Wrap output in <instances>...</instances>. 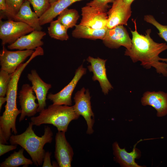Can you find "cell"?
Instances as JSON below:
<instances>
[{
    "label": "cell",
    "instance_id": "cell-1",
    "mask_svg": "<svg viewBox=\"0 0 167 167\" xmlns=\"http://www.w3.org/2000/svg\"><path fill=\"white\" fill-rule=\"evenodd\" d=\"M135 30H131L132 34V46L131 48L126 49L125 55L130 57L133 62H141V65L146 69L154 67L156 72L167 76V58H162L159 54L167 49L165 43H158L151 37V30L148 29L145 35L139 34L137 30L135 19L133 20Z\"/></svg>",
    "mask_w": 167,
    "mask_h": 167
},
{
    "label": "cell",
    "instance_id": "cell-2",
    "mask_svg": "<svg viewBox=\"0 0 167 167\" xmlns=\"http://www.w3.org/2000/svg\"><path fill=\"white\" fill-rule=\"evenodd\" d=\"M43 51L40 48H36L29 59L21 63L15 71L12 74L11 79L7 90L6 96V103L5 110L0 117V131L6 137L11 135V132L16 135L17 131L16 120L18 115L21 113V110L17 107L16 99L18 85L21 75L24 70L35 57L43 55Z\"/></svg>",
    "mask_w": 167,
    "mask_h": 167
},
{
    "label": "cell",
    "instance_id": "cell-3",
    "mask_svg": "<svg viewBox=\"0 0 167 167\" xmlns=\"http://www.w3.org/2000/svg\"><path fill=\"white\" fill-rule=\"evenodd\" d=\"M33 125L29 122L24 132L18 135H11L9 141L11 144L19 145L25 150L33 164L38 166L42 164L45 152L44 147L46 143H51L53 133L50 127L45 126L44 135L39 137L34 133Z\"/></svg>",
    "mask_w": 167,
    "mask_h": 167
},
{
    "label": "cell",
    "instance_id": "cell-4",
    "mask_svg": "<svg viewBox=\"0 0 167 167\" xmlns=\"http://www.w3.org/2000/svg\"><path fill=\"white\" fill-rule=\"evenodd\" d=\"M79 116L73 106L53 104L42 110L38 116L32 117L31 122L33 125L38 126L43 124H52L58 131L66 132L70 122Z\"/></svg>",
    "mask_w": 167,
    "mask_h": 167
},
{
    "label": "cell",
    "instance_id": "cell-5",
    "mask_svg": "<svg viewBox=\"0 0 167 167\" xmlns=\"http://www.w3.org/2000/svg\"><path fill=\"white\" fill-rule=\"evenodd\" d=\"M35 30L23 22L11 19L0 22V38L2 46L10 45L19 38Z\"/></svg>",
    "mask_w": 167,
    "mask_h": 167
},
{
    "label": "cell",
    "instance_id": "cell-6",
    "mask_svg": "<svg viewBox=\"0 0 167 167\" xmlns=\"http://www.w3.org/2000/svg\"><path fill=\"white\" fill-rule=\"evenodd\" d=\"M91 98L88 89L83 87L75 94L74 98L75 104L73 106L75 112L79 116H82L86 121L87 125L86 133L89 135L94 132L93 127L94 122Z\"/></svg>",
    "mask_w": 167,
    "mask_h": 167
},
{
    "label": "cell",
    "instance_id": "cell-7",
    "mask_svg": "<svg viewBox=\"0 0 167 167\" xmlns=\"http://www.w3.org/2000/svg\"><path fill=\"white\" fill-rule=\"evenodd\" d=\"M34 51L24 50L10 51L7 50L4 45L3 46L0 54L1 69L12 74L28 57L32 54Z\"/></svg>",
    "mask_w": 167,
    "mask_h": 167
},
{
    "label": "cell",
    "instance_id": "cell-8",
    "mask_svg": "<svg viewBox=\"0 0 167 167\" xmlns=\"http://www.w3.org/2000/svg\"><path fill=\"white\" fill-rule=\"evenodd\" d=\"M86 70L83 65H81L76 70L71 81L58 92L54 94L49 93L47 96V99L51 101L53 104L71 106L73 92L79 80L86 73Z\"/></svg>",
    "mask_w": 167,
    "mask_h": 167
},
{
    "label": "cell",
    "instance_id": "cell-9",
    "mask_svg": "<svg viewBox=\"0 0 167 167\" xmlns=\"http://www.w3.org/2000/svg\"><path fill=\"white\" fill-rule=\"evenodd\" d=\"M102 40L106 46L111 49H118L123 46L129 50L132 45L131 40L123 25L108 28Z\"/></svg>",
    "mask_w": 167,
    "mask_h": 167
},
{
    "label": "cell",
    "instance_id": "cell-10",
    "mask_svg": "<svg viewBox=\"0 0 167 167\" xmlns=\"http://www.w3.org/2000/svg\"><path fill=\"white\" fill-rule=\"evenodd\" d=\"M65 133L58 131L56 134L54 156L58 167H71L74 152L66 139Z\"/></svg>",
    "mask_w": 167,
    "mask_h": 167
},
{
    "label": "cell",
    "instance_id": "cell-11",
    "mask_svg": "<svg viewBox=\"0 0 167 167\" xmlns=\"http://www.w3.org/2000/svg\"><path fill=\"white\" fill-rule=\"evenodd\" d=\"M82 19L79 24L96 29L107 27V12L86 5L81 8Z\"/></svg>",
    "mask_w": 167,
    "mask_h": 167
},
{
    "label": "cell",
    "instance_id": "cell-12",
    "mask_svg": "<svg viewBox=\"0 0 167 167\" xmlns=\"http://www.w3.org/2000/svg\"><path fill=\"white\" fill-rule=\"evenodd\" d=\"M33 92L32 87L27 84H24L19 91V98L21 111L19 122L26 116L33 117L37 112L39 105L35 102L37 98Z\"/></svg>",
    "mask_w": 167,
    "mask_h": 167
},
{
    "label": "cell",
    "instance_id": "cell-13",
    "mask_svg": "<svg viewBox=\"0 0 167 167\" xmlns=\"http://www.w3.org/2000/svg\"><path fill=\"white\" fill-rule=\"evenodd\" d=\"M131 12V6L126 4L123 0H117L113 3L111 7L107 12V27L111 28L117 25H127Z\"/></svg>",
    "mask_w": 167,
    "mask_h": 167
},
{
    "label": "cell",
    "instance_id": "cell-14",
    "mask_svg": "<svg viewBox=\"0 0 167 167\" xmlns=\"http://www.w3.org/2000/svg\"><path fill=\"white\" fill-rule=\"evenodd\" d=\"M87 60L90 63L88 66L90 72H92V79L99 82L103 92L105 95L108 94L113 87L108 80L106 75L105 63L107 60L97 57L95 58L89 56Z\"/></svg>",
    "mask_w": 167,
    "mask_h": 167
},
{
    "label": "cell",
    "instance_id": "cell-15",
    "mask_svg": "<svg viewBox=\"0 0 167 167\" xmlns=\"http://www.w3.org/2000/svg\"><path fill=\"white\" fill-rule=\"evenodd\" d=\"M27 78L32 84V89L38 101L39 106L37 112H40L46 107L47 95L52 85L43 81L35 70H32L30 73L28 74Z\"/></svg>",
    "mask_w": 167,
    "mask_h": 167
},
{
    "label": "cell",
    "instance_id": "cell-16",
    "mask_svg": "<svg viewBox=\"0 0 167 167\" xmlns=\"http://www.w3.org/2000/svg\"><path fill=\"white\" fill-rule=\"evenodd\" d=\"M141 101L143 106L153 107L157 111L158 117L167 114V93L161 91H146L143 94Z\"/></svg>",
    "mask_w": 167,
    "mask_h": 167
},
{
    "label": "cell",
    "instance_id": "cell-17",
    "mask_svg": "<svg viewBox=\"0 0 167 167\" xmlns=\"http://www.w3.org/2000/svg\"><path fill=\"white\" fill-rule=\"evenodd\" d=\"M46 35L45 32L34 30L28 35L22 36L15 42L9 45L7 48L11 49L34 50L44 44L42 39Z\"/></svg>",
    "mask_w": 167,
    "mask_h": 167
},
{
    "label": "cell",
    "instance_id": "cell-18",
    "mask_svg": "<svg viewBox=\"0 0 167 167\" xmlns=\"http://www.w3.org/2000/svg\"><path fill=\"white\" fill-rule=\"evenodd\" d=\"M137 143L134 146L132 151L130 152H127L125 148H121L117 142L113 143V148L115 160L121 166L142 167L138 165L135 162V159L139 158L140 156V151L136 148Z\"/></svg>",
    "mask_w": 167,
    "mask_h": 167
},
{
    "label": "cell",
    "instance_id": "cell-19",
    "mask_svg": "<svg viewBox=\"0 0 167 167\" xmlns=\"http://www.w3.org/2000/svg\"><path fill=\"white\" fill-rule=\"evenodd\" d=\"M30 2L26 0L15 16L14 20L24 23L35 30L41 31L42 27L40 22L39 17L30 7Z\"/></svg>",
    "mask_w": 167,
    "mask_h": 167
},
{
    "label": "cell",
    "instance_id": "cell-20",
    "mask_svg": "<svg viewBox=\"0 0 167 167\" xmlns=\"http://www.w3.org/2000/svg\"><path fill=\"white\" fill-rule=\"evenodd\" d=\"M83 0H58L52 3L48 10L39 17L41 26L50 23L54 19L73 3Z\"/></svg>",
    "mask_w": 167,
    "mask_h": 167
},
{
    "label": "cell",
    "instance_id": "cell-21",
    "mask_svg": "<svg viewBox=\"0 0 167 167\" xmlns=\"http://www.w3.org/2000/svg\"><path fill=\"white\" fill-rule=\"evenodd\" d=\"M72 33L73 37L92 40H102L108 29L106 27L101 29H96L79 24L76 25Z\"/></svg>",
    "mask_w": 167,
    "mask_h": 167
},
{
    "label": "cell",
    "instance_id": "cell-22",
    "mask_svg": "<svg viewBox=\"0 0 167 167\" xmlns=\"http://www.w3.org/2000/svg\"><path fill=\"white\" fill-rule=\"evenodd\" d=\"M24 149L14 151L0 164V167H17L20 165L28 166L33 163L32 160L26 158L23 154Z\"/></svg>",
    "mask_w": 167,
    "mask_h": 167
},
{
    "label": "cell",
    "instance_id": "cell-23",
    "mask_svg": "<svg viewBox=\"0 0 167 167\" xmlns=\"http://www.w3.org/2000/svg\"><path fill=\"white\" fill-rule=\"evenodd\" d=\"M67 30L58 19L51 21L48 28V33L51 37L62 41L68 39Z\"/></svg>",
    "mask_w": 167,
    "mask_h": 167
},
{
    "label": "cell",
    "instance_id": "cell-24",
    "mask_svg": "<svg viewBox=\"0 0 167 167\" xmlns=\"http://www.w3.org/2000/svg\"><path fill=\"white\" fill-rule=\"evenodd\" d=\"M58 16L57 19L68 29L75 26L79 17V13L76 10L68 8Z\"/></svg>",
    "mask_w": 167,
    "mask_h": 167
},
{
    "label": "cell",
    "instance_id": "cell-25",
    "mask_svg": "<svg viewBox=\"0 0 167 167\" xmlns=\"http://www.w3.org/2000/svg\"><path fill=\"white\" fill-rule=\"evenodd\" d=\"M32 6L34 12L40 17L49 9L50 0H27Z\"/></svg>",
    "mask_w": 167,
    "mask_h": 167
},
{
    "label": "cell",
    "instance_id": "cell-26",
    "mask_svg": "<svg viewBox=\"0 0 167 167\" xmlns=\"http://www.w3.org/2000/svg\"><path fill=\"white\" fill-rule=\"evenodd\" d=\"M26 0H5L8 17L14 19L22 5Z\"/></svg>",
    "mask_w": 167,
    "mask_h": 167
},
{
    "label": "cell",
    "instance_id": "cell-27",
    "mask_svg": "<svg viewBox=\"0 0 167 167\" xmlns=\"http://www.w3.org/2000/svg\"><path fill=\"white\" fill-rule=\"evenodd\" d=\"M144 20L146 22L152 24L159 30V36L167 42V25H162L158 23L151 15L144 16Z\"/></svg>",
    "mask_w": 167,
    "mask_h": 167
},
{
    "label": "cell",
    "instance_id": "cell-28",
    "mask_svg": "<svg viewBox=\"0 0 167 167\" xmlns=\"http://www.w3.org/2000/svg\"><path fill=\"white\" fill-rule=\"evenodd\" d=\"M12 74L0 69V96H5L8 85L11 79Z\"/></svg>",
    "mask_w": 167,
    "mask_h": 167
},
{
    "label": "cell",
    "instance_id": "cell-29",
    "mask_svg": "<svg viewBox=\"0 0 167 167\" xmlns=\"http://www.w3.org/2000/svg\"><path fill=\"white\" fill-rule=\"evenodd\" d=\"M117 0H92L86 5L95 8L101 11L106 12L109 6V3H113Z\"/></svg>",
    "mask_w": 167,
    "mask_h": 167
},
{
    "label": "cell",
    "instance_id": "cell-30",
    "mask_svg": "<svg viewBox=\"0 0 167 167\" xmlns=\"http://www.w3.org/2000/svg\"><path fill=\"white\" fill-rule=\"evenodd\" d=\"M51 153L49 152V151L45 152L43 160V163L42 165L43 167H58V163L52 164L51 162L50 157Z\"/></svg>",
    "mask_w": 167,
    "mask_h": 167
},
{
    "label": "cell",
    "instance_id": "cell-31",
    "mask_svg": "<svg viewBox=\"0 0 167 167\" xmlns=\"http://www.w3.org/2000/svg\"><path fill=\"white\" fill-rule=\"evenodd\" d=\"M17 144L6 145L0 143V156H2L10 151L16 149L17 147Z\"/></svg>",
    "mask_w": 167,
    "mask_h": 167
},
{
    "label": "cell",
    "instance_id": "cell-32",
    "mask_svg": "<svg viewBox=\"0 0 167 167\" xmlns=\"http://www.w3.org/2000/svg\"><path fill=\"white\" fill-rule=\"evenodd\" d=\"M0 10L2 13L6 14V7L5 0H0Z\"/></svg>",
    "mask_w": 167,
    "mask_h": 167
},
{
    "label": "cell",
    "instance_id": "cell-33",
    "mask_svg": "<svg viewBox=\"0 0 167 167\" xmlns=\"http://www.w3.org/2000/svg\"><path fill=\"white\" fill-rule=\"evenodd\" d=\"M7 98L6 97L2 96H0V110L2 109V105L6 101Z\"/></svg>",
    "mask_w": 167,
    "mask_h": 167
},
{
    "label": "cell",
    "instance_id": "cell-34",
    "mask_svg": "<svg viewBox=\"0 0 167 167\" xmlns=\"http://www.w3.org/2000/svg\"><path fill=\"white\" fill-rule=\"evenodd\" d=\"M123 2L126 4L131 6L134 0H123Z\"/></svg>",
    "mask_w": 167,
    "mask_h": 167
},
{
    "label": "cell",
    "instance_id": "cell-35",
    "mask_svg": "<svg viewBox=\"0 0 167 167\" xmlns=\"http://www.w3.org/2000/svg\"><path fill=\"white\" fill-rule=\"evenodd\" d=\"M58 0H50V4Z\"/></svg>",
    "mask_w": 167,
    "mask_h": 167
}]
</instances>
